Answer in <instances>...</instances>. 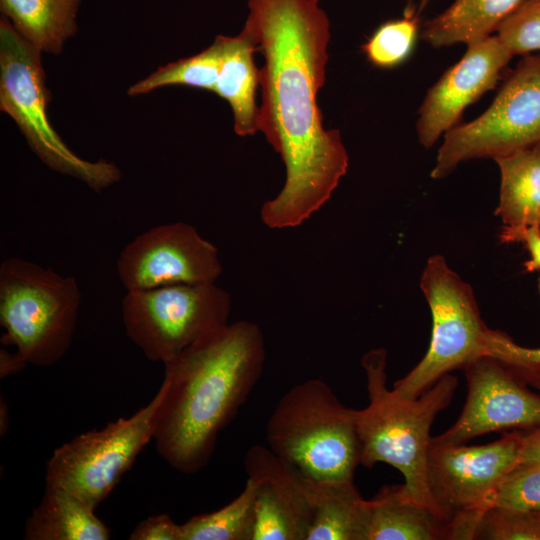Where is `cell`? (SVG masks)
Returning a JSON list of instances; mask_svg holds the SVG:
<instances>
[{
    "label": "cell",
    "mask_w": 540,
    "mask_h": 540,
    "mask_svg": "<svg viewBox=\"0 0 540 540\" xmlns=\"http://www.w3.org/2000/svg\"><path fill=\"white\" fill-rule=\"evenodd\" d=\"M222 42L221 67L215 92L230 105L237 135L248 136L258 131L256 89L259 69L253 55L257 42L245 25L234 37L219 35Z\"/></svg>",
    "instance_id": "17"
},
{
    "label": "cell",
    "mask_w": 540,
    "mask_h": 540,
    "mask_svg": "<svg viewBox=\"0 0 540 540\" xmlns=\"http://www.w3.org/2000/svg\"><path fill=\"white\" fill-rule=\"evenodd\" d=\"M162 395L160 386L133 415L79 434L56 448L46 465V484L70 491L95 509L153 440Z\"/></svg>",
    "instance_id": "11"
},
{
    "label": "cell",
    "mask_w": 540,
    "mask_h": 540,
    "mask_svg": "<svg viewBox=\"0 0 540 540\" xmlns=\"http://www.w3.org/2000/svg\"><path fill=\"white\" fill-rule=\"evenodd\" d=\"M467 398L458 419L433 441L464 444L491 432L540 427V395L500 360L482 355L465 365Z\"/></svg>",
    "instance_id": "13"
},
{
    "label": "cell",
    "mask_w": 540,
    "mask_h": 540,
    "mask_svg": "<svg viewBox=\"0 0 540 540\" xmlns=\"http://www.w3.org/2000/svg\"><path fill=\"white\" fill-rule=\"evenodd\" d=\"M27 364V361L17 350L15 352L3 348L0 350L1 379L21 371Z\"/></svg>",
    "instance_id": "33"
},
{
    "label": "cell",
    "mask_w": 540,
    "mask_h": 540,
    "mask_svg": "<svg viewBox=\"0 0 540 540\" xmlns=\"http://www.w3.org/2000/svg\"><path fill=\"white\" fill-rule=\"evenodd\" d=\"M94 508L70 491L45 486L39 504L27 518L25 540H108L109 528Z\"/></svg>",
    "instance_id": "18"
},
{
    "label": "cell",
    "mask_w": 540,
    "mask_h": 540,
    "mask_svg": "<svg viewBox=\"0 0 540 540\" xmlns=\"http://www.w3.org/2000/svg\"><path fill=\"white\" fill-rule=\"evenodd\" d=\"M524 0H455L424 25L422 38L432 47L466 45L496 33Z\"/></svg>",
    "instance_id": "20"
},
{
    "label": "cell",
    "mask_w": 540,
    "mask_h": 540,
    "mask_svg": "<svg viewBox=\"0 0 540 540\" xmlns=\"http://www.w3.org/2000/svg\"><path fill=\"white\" fill-rule=\"evenodd\" d=\"M1 421H0V424H1V435L5 434L6 430H7V426H8V421H7V418H8V415H7V406L5 404V402L1 399Z\"/></svg>",
    "instance_id": "34"
},
{
    "label": "cell",
    "mask_w": 540,
    "mask_h": 540,
    "mask_svg": "<svg viewBox=\"0 0 540 540\" xmlns=\"http://www.w3.org/2000/svg\"><path fill=\"white\" fill-rule=\"evenodd\" d=\"M130 540H181L180 525L167 513L150 516L139 522Z\"/></svg>",
    "instance_id": "31"
},
{
    "label": "cell",
    "mask_w": 540,
    "mask_h": 540,
    "mask_svg": "<svg viewBox=\"0 0 540 540\" xmlns=\"http://www.w3.org/2000/svg\"><path fill=\"white\" fill-rule=\"evenodd\" d=\"M361 366L369 404L356 410L360 465L393 466L402 473L411 497L439 517L427 478L430 431L436 416L451 403L458 379L449 373L418 398L404 399L387 387L385 349L366 352Z\"/></svg>",
    "instance_id": "3"
},
{
    "label": "cell",
    "mask_w": 540,
    "mask_h": 540,
    "mask_svg": "<svg viewBox=\"0 0 540 540\" xmlns=\"http://www.w3.org/2000/svg\"><path fill=\"white\" fill-rule=\"evenodd\" d=\"M513 57L497 35L468 44L424 97L416 122L419 143L428 149L458 125L465 108L495 88Z\"/></svg>",
    "instance_id": "14"
},
{
    "label": "cell",
    "mask_w": 540,
    "mask_h": 540,
    "mask_svg": "<svg viewBox=\"0 0 540 540\" xmlns=\"http://www.w3.org/2000/svg\"><path fill=\"white\" fill-rule=\"evenodd\" d=\"M539 292H540V278H539Z\"/></svg>",
    "instance_id": "37"
},
{
    "label": "cell",
    "mask_w": 540,
    "mask_h": 540,
    "mask_svg": "<svg viewBox=\"0 0 540 540\" xmlns=\"http://www.w3.org/2000/svg\"><path fill=\"white\" fill-rule=\"evenodd\" d=\"M532 387L536 388L538 391H540V381L534 383L531 385Z\"/></svg>",
    "instance_id": "36"
},
{
    "label": "cell",
    "mask_w": 540,
    "mask_h": 540,
    "mask_svg": "<svg viewBox=\"0 0 540 540\" xmlns=\"http://www.w3.org/2000/svg\"><path fill=\"white\" fill-rule=\"evenodd\" d=\"M522 432L504 433L484 445L446 444L431 439L429 491L449 539H474L496 489L518 464Z\"/></svg>",
    "instance_id": "10"
},
{
    "label": "cell",
    "mask_w": 540,
    "mask_h": 540,
    "mask_svg": "<svg viewBox=\"0 0 540 540\" xmlns=\"http://www.w3.org/2000/svg\"><path fill=\"white\" fill-rule=\"evenodd\" d=\"M309 519L305 540H364L365 503L354 481L308 479Z\"/></svg>",
    "instance_id": "19"
},
{
    "label": "cell",
    "mask_w": 540,
    "mask_h": 540,
    "mask_svg": "<svg viewBox=\"0 0 540 540\" xmlns=\"http://www.w3.org/2000/svg\"><path fill=\"white\" fill-rule=\"evenodd\" d=\"M255 520V487L247 479L242 492L227 505L181 524V540H253Z\"/></svg>",
    "instance_id": "23"
},
{
    "label": "cell",
    "mask_w": 540,
    "mask_h": 540,
    "mask_svg": "<svg viewBox=\"0 0 540 540\" xmlns=\"http://www.w3.org/2000/svg\"><path fill=\"white\" fill-rule=\"evenodd\" d=\"M500 170L495 215L504 227L540 225V159L532 148L494 159Z\"/></svg>",
    "instance_id": "22"
},
{
    "label": "cell",
    "mask_w": 540,
    "mask_h": 540,
    "mask_svg": "<svg viewBox=\"0 0 540 540\" xmlns=\"http://www.w3.org/2000/svg\"><path fill=\"white\" fill-rule=\"evenodd\" d=\"M492 506L540 510V464H517L496 489Z\"/></svg>",
    "instance_id": "27"
},
{
    "label": "cell",
    "mask_w": 540,
    "mask_h": 540,
    "mask_svg": "<svg viewBox=\"0 0 540 540\" xmlns=\"http://www.w3.org/2000/svg\"><path fill=\"white\" fill-rule=\"evenodd\" d=\"M314 1H317V2H318L319 0H314Z\"/></svg>",
    "instance_id": "38"
},
{
    "label": "cell",
    "mask_w": 540,
    "mask_h": 540,
    "mask_svg": "<svg viewBox=\"0 0 540 540\" xmlns=\"http://www.w3.org/2000/svg\"><path fill=\"white\" fill-rule=\"evenodd\" d=\"M245 25L265 59L257 128L280 154L285 183L260 218L270 229L294 228L332 196L349 156L338 130L323 126L317 95L326 80L329 20L314 0H248Z\"/></svg>",
    "instance_id": "1"
},
{
    "label": "cell",
    "mask_w": 540,
    "mask_h": 540,
    "mask_svg": "<svg viewBox=\"0 0 540 540\" xmlns=\"http://www.w3.org/2000/svg\"><path fill=\"white\" fill-rule=\"evenodd\" d=\"M244 468L255 487L253 540H305L308 479L264 445L248 449Z\"/></svg>",
    "instance_id": "15"
},
{
    "label": "cell",
    "mask_w": 540,
    "mask_h": 540,
    "mask_svg": "<svg viewBox=\"0 0 540 540\" xmlns=\"http://www.w3.org/2000/svg\"><path fill=\"white\" fill-rule=\"evenodd\" d=\"M81 291L75 278L11 257L0 266V324L28 364L49 367L67 353L78 320Z\"/></svg>",
    "instance_id": "5"
},
{
    "label": "cell",
    "mask_w": 540,
    "mask_h": 540,
    "mask_svg": "<svg viewBox=\"0 0 540 540\" xmlns=\"http://www.w3.org/2000/svg\"><path fill=\"white\" fill-rule=\"evenodd\" d=\"M540 464V427L527 429L521 435L518 464Z\"/></svg>",
    "instance_id": "32"
},
{
    "label": "cell",
    "mask_w": 540,
    "mask_h": 540,
    "mask_svg": "<svg viewBox=\"0 0 540 540\" xmlns=\"http://www.w3.org/2000/svg\"><path fill=\"white\" fill-rule=\"evenodd\" d=\"M268 447L316 482L354 479L360 465L356 409L345 406L321 379L291 387L266 424Z\"/></svg>",
    "instance_id": "4"
},
{
    "label": "cell",
    "mask_w": 540,
    "mask_h": 540,
    "mask_svg": "<svg viewBox=\"0 0 540 540\" xmlns=\"http://www.w3.org/2000/svg\"><path fill=\"white\" fill-rule=\"evenodd\" d=\"M496 35L515 55L540 50V0H524L499 27Z\"/></svg>",
    "instance_id": "28"
},
{
    "label": "cell",
    "mask_w": 540,
    "mask_h": 540,
    "mask_svg": "<svg viewBox=\"0 0 540 540\" xmlns=\"http://www.w3.org/2000/svg\"><path fill=\"white\" fill-rule=\"evenodd\" d=\"M264 362L260 327L240 320L163 363L153 440L173 469L194 474L209 463L219 433L247 401Z\"/></svg>",
    "instance_id": "2"
},
{
    "label": "cell",
    "mask_w": 540,
    "mask_h": 540,
    "mask_svg": "<svg viewBox=\"0 0 540 540\" xmlns=\"http://www.w3.org/2000/svg\"><path fill=\"white\" fill-rule=\"evenodd\" d=\"M420 288L431 312V339L420 362L394 383L392 390L404 399L418 398L443 376L484 355L489 329L472 287L442 255L428 258Z\"/></svg>",
    "instance_id": "7"
},
{
    "label": "cell",
    "mask_w": 540,
    "mask_h": 540,
    "mask_svg": "<svg viewBox=\"0 0 540 540\" xmlns=\"http://www.w3.org/2000/svg\"><path fill=\"white\" fill-rule=\"evenodd\" d=\"M82 0H0V10L17 32L41 52L58 54L77 32Z\"/></svg>",
    "instance_id": "21"
},
{
    "label": "cell",
    "mask_w": 540,
    "mask_h": 540,
    "mask_svg": "<svg viewBox=\"0 0 540 540\" xmlns=\"http://www.w3.org/2000/svg\"><path fill=\"white\" fill-rule=\"evenodd\" d=\"M41 51L22 37L11 22L0 21V109L17 124L28 145L49 168L84 182L96 192L120 180L108 161H88L63 142L48 120L50 93L45 85Z\"/></svg>",
    "instance_id": "6"
},
{
    "label": "cell",
    "mask_w": 540,
    "mask_h": 540,
    "mask_svg": "<svg viewBox=\"0 0 540 540\" xmlns=\"http://www.w3.org/2000/svg\"><path fill=\"white\" fill-rule=\"evenodd\" d=\"M540 142V54L523 55L489 108L444 134L430 176L442 179L471 159L505 156Z\"/></svg>",
    "instance_id": "9"
},
{
    "label": "cell",
    "mask_w": 540,
    "mask_h": 540,
    "mask_svg": "<svg viewBox=\"0 0 540 540\" xmlns=\"http://www.w3.org/2000/svg\"><path fill=\"white\" fill-rule=\"evenodd\" d=\"M484 355L500 360L527 385L540 381V347L521 346L506 333L489 328Z\"/></svg>",
    "instance_id": "29"
},
{
    "label": "cell",
    "mask_w": 540,
    "mask_h": 540,
    "mask_svg": "<svg viewBox=\"0 0 540 540\" xmlns=\"http://www.w3.org/2000/svg\"><path fill=\"white\" fill-rule=\"evenodd\" d=\"M221 55L222 42L220 36H217L213 44L202 52L162 66L135 83L128 89V94L142 95L171 85H184L215 92L221 67Z\"/></svg>",
    "instance_id": "24"
},
{
    "label": "cell",
    "mask_w": 540,
    "mask_h": 540,
    "mask_svg": "<svg viewBox=\"0 0 540 540\" xmlns=\"http://www.w3.org/2000/svg\"><path fill=\"white\" fill-rule=\"evenodd\" d=\"M474 539L540 540V510L489 507L479 521Z\"/></svg>",
    "instance_id": "26"
},
{
    "label": "cell",
    "mask_w": 540,
    "mask_h": 540,
    "mask_svg": "<svg viewBox=\"0 0 540 540\" xmlns=\"http://www.w3.org/2000/svg\"><path fill=\"white\" fill-rule=\"evenodd\" d=\"M533 151L536 153V155L538 156V158L540 159V142H538L537 144H535L533 147H532Z\"/></svg>",
    "instance_id": "35"
},
{
    "label": "cell",
    "mask_w": 540,
    "mask_h": 540,
    "mask_svg": "<svg viewBox=\"0 0 540 540\" xmlns=\"http://www.w3.org/2000/svg\"><path fill=\"white\" fill-rule=\"evenodd\" d=\"M116 269L126 291L215 283L223 270L215 245L184 222L158 225L136 236L120 252Z\"/></svg>",
    "instance_id": "12"
},
{
    "label": "cell",
    "mask_w": 540,
    "mask_h": 540,
    "mask_svg": "<svg viewBox=\"0 0 540 540\" xmlns=\"http://www.w3.org/2000/svg\"><path fill=\"white\" fill-rule=\"evenodd\" d=\"M499 240L505 244L522 243L529 253V259L523 264L524 271H540V225L524 227H504L499 233Z\"/></svg>",
    "instance_id": "30"
},
{
    "label": "cell",
    "mask_w": 540,
    "mask_h": 540,
    "mask_svg": "<svg viewBox=\"0 0 540 540\" xmlns=\"http://www.w3.org/2000/svg\"><path fill=\"white\" fill-rule=\"evenodd\" d=\"M364 540L448 539L447 525L404 484L383 486L365 503Z\"/></svg>",
    "instance_id": "16"
},
{
    "label": "cell",
    "mask_w": 540,
    "mask_h": 540,
    "mask_svg": "<svg viewBox=\"0 0 540 540\" xmlns=\"http://www.w3.org/2000/svg\"><path fill=\"white\" fill-rule=\"evenodd\" d=\"M418 29V14L407 10L403 17L381 24L363 44L362 50L373 66L394 68L411 54Z\"/></svg>",
    "instance_id": "25"
},
{
    "label": "cell",
    "mask_w": 540,
    "mask_h": 540,
    "mask_svg": "<svg viewBox=\"0 0 540 540\" xmlns=\"http://www.w3.org/2000/svg\"><path fill=\"white\" fill-rule=\"evenodd\" d=\"M121 311L128 338L165 363L229 324L231 296L215 283L176 284L127 291Z\"/></svg>",
    "instance_id": "8"
}]
</instances>
